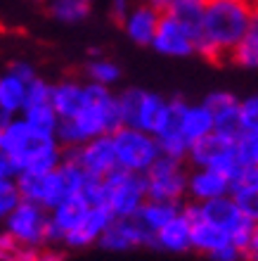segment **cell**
Wrapping results in <instances>:
<instances>
[{
	"label": "cell",
	"instance_id": "obj_41",
	"mask_svg": "<svg viewBox=\"0 0 258 261\" xmlns=\"http://www.w3.org/2000/svg\"><path fill=\"white\" fill-rule=\"evenodd\" d=\"M7 178H14V171H12V164L10 159L0 152V180H7Z\"/></svg>",
	"mask_w": 258,
	"mask_h": 261
},
{
	"label": "cell",
	"instance_id": "obj_30",
	"mask_svg": "<svg viewBox=\"0 0 258 261\" xmlns=\"http://www.w3.org/2000/svg\"><path fill=\"white\" fill-rule=\"evenodd\" d=\"M24 121H26L36 133H43V136H54V130L60 126V117L57 112L52 110L50 102H43V105H26L19 114Z\"/></svg>",
	"mask_w": 258,
	"mask_h": 261
},
{
	"label": "cell",
	"instance_id": "obj_16",
	"mask_svg": "<svg viewBox=\"0 0 258 261\" xmlns=\"http://www.w3.org/2000/svg\"><path fill=\"white\" fill-rule=\"evenodd\" d=\"M90 202L85 199V195H69L67 199H62L57 206H52L48 212V226H50V247H57L62 242V238L74 230L78 223L83 221V216L88 214Z\"/></svg>",
	"mask_w": 258,
	"mask_h": 261
},
{
	"label": "cell",
	"instance_id": "obj_9",
	"mask_svg": "<svg viewBox=\"0 0 258 261\" xmlns=\"http://www.w3.org/2000/svg\"><path fill=\"white\" fill-rule=\"evenodd\" d=\"M187 171L190 166L185 159L159 157L154 164L142 173L147 199H161V202H185V188H187Z\"/></svg>",
	"mask_w": 258,
	"mask_h": 261
},
{
	"label": "cell",
	"instance_id": "obj_20",
	"mask_svg": "<svg viewBox=\"0 0 258 261\" xmlns=\"http://www.w3.org/2000/svg\"><path fill=\"white\" fill-rule=\"evenodd\" d=\"M109 216L104 212L102 206H90L88 214L83 216V221L74 230H69L64 238H62V247L64 249H88V247H95L97 240H100V235L104 233V228L109 226Z\"/></svg>",
	"mask_w": 258,
	"mask_h": 261
},
{
	"label": "cell",
	"instance_id": "obj_14",
	"mask_svg": "<svg viewBox=\"0 0 258 261\" xmlns=\"http://www.w3.org/2000/svg\"><path fill=\"white\" fill-rule=\"evenodd\" d=\"M168 105L176 128L190 145L213 130V119L204 107V102H187L183 97H168Z\"/></svg>",
	"mask_w": 258,
	"mask_h": 261
},
{
	"label": "cell",
	"instance_id": "obj_39",
	"mask_svg": "<svg viewBox=\"0 0 258 261\" xmlns=\"http://www.w3.org/2000/svg\"><path fill=\"white\" fill-rule=\"evenodd\" d=\"M17 242L10 238V235L0 228V261H12L14 254H17Z\"/></svg>",
	"mask_w": 258,
	"mask_h": 261
},
{
	"label": "cell",
	"instance_id": "obj_4",
	"mask_svg": "<svg viewBox=\"0 0 258 261\" xmlns=\"http://www.w3.org/2000/svg\"><path fill=\"white\" fill-rule=\"evenodd\" d=\"M83 195L93 206H102L111 219H133L147 199V188L142 173L116 169L104 178H88Z\"/></svg>",
	"mask_w": 258,
	"mask_h": 261
},
{
	"label": "cell",
	"instance_id": "obj_38",
	"mask_svg": "<svg viewBox=\"0 0 258 261\" xmlns=\"http://www.w3.org/2000/svg\"><path fill=\"white\" fill-rule=\"evenodd\" d=\"M209 259L211 261H244V256H242V252H239L232 242H227V245H223L220 249L211 252Z\"/></svg>",
	"mask_w": 258,
	"mask_h": 261
},
{
	"label": "cell",
	"instance_id": "obj_27",
	"mask_svg": "<svg viewBox=\"0 0 258 261\" xmlns=\"http://www.w3.org/2000/svg\"><path fill=\"white\" fill-rule=\"evenodd\" d=\"M121 67L104 55L90 57L85 67H83V81L102 86V88H114L116 83L121 81Z\"/></svg>",
	"mask_w": 258,
	"mask_h": 261
},
{
	"label": "cell",
	"instance_id": "obj_18",
	"mask_svg": "<svg viewBox=\"0 0 258 261\" xmlns=\"http://www.w3.org/2000/svg\"><path fill=\"white\" fill-rule=\"evenodd\" d=\"M192 209H194V219L209 221L213 226H220L223 230H227V235L235 233L244 221L258 219V216H249V214L242 212L230 195L209 199V202H202V204H192Z\"/></svg>",
	"mask_w": 258,
	"mask_h": 261
},
{
	"label": "cell",
	"instance_id": "obj_7",
	"mask_svg": "<svg viewBox=\"0 0 258 261\" xmlns=\"http://www.w3.org/2000/svg\"><path fill=\"white\" fill-rule=\"evenodd\" d=\"M111 145H114L116 154V166L123 171L133 173H145L161 157L159 145H156L152 133L130 128V126H121L111 133Z\"/></svg>",
	"mask_w": 258,
	"mask_h": 261
},
{
	"label": "cell",
	"instance_id": "obj_28",
	"mask_svg": "<svg viewBox=\"0 0 258 261\" xmlns=\"http://www.w3.org/2000/svg\"><path fill=\"white\" fill-rule=\"evenodd\" d=\"M95 0H50L48 3V12L54 21L60 24H83L93 12Z\"/></svg>",
	"mask_w": 258,
	"mask_h": 261
},
{
	"label": "cell",
	"instance_id": "obj_6",
	"mask_svg": "<svg viewBox=\"0 0 258 261\" xmlns=\"http://www.w3.org/2000/svg\"><path fill=\"white\" fill-rule=\"evenodd\" d=\"M116 107H119L121 126H130L152 136L163 128L170 114L168 97H163L156 90H145L135 86L116 93Z\"/></svg>",
	"mask_w": 258,
	"mask_h": 261
},
{
	"label": "cell",
	"instance_id": "obj_5",
	"mask_svg": "<svg viewBox=\"0 0 258 261\" xmlns=\"http://www.w3.org/2000/svg\"><path fill=\"white\" fill-rule=\"evenodd\" d=\"M85 180H88V176L67 157L62 159V164L54 166L52 171L19 173V176H14V183H17L21 202H31V204L41 206L45 212L57 206L69 195L83 193Z\"/></svg>",
	"mask_w": 258,
	"mask_h": 261
},
{
	"label": "cell",
	"instance_id": "obj_17",
	"mask_svg": "<svg viewBox=\"0 0 258 261\" xmlns=\"http://www.w3.org/2000/svg\"><path fill=\"white\" fill-rule=\"evenodd\" d=\"M159 17H161V12L152 5L150 0H137V3H133L128 7V12L123 14L119 24H121L123 34H126V38L130 43L150 48L156 24H159Z\"/></svg>",
	"mask_w": 258,
	"mask_h": 261
},
{
	"label": "cell",
	"instance_id": "obj_21",
	"mask_svg": "<svg viewBox=\"0 0 258 261\" xmlns=\"http://www.w3.org/2000/svg\"><path fill=\"white\" fill-rule=\"evenodd\" d=\"M213 119V130L218 133H237V117H239V97L232 90H213L202 100Z\"/></svg>",
	"mask_w": 258,
	"mask_h": 261
},
{
	"label": "cell",
	"instance_id": "obj_11",
	"mask_svg": "<svg viewBox=\"0 0 258 261\" xmlns=\"http://www.w3.org/2000/svg\"><path fill=\"white\" fill-rule=\"evenodd\" d=\"M150 48L156 50L159 55L176 57V60L197 55V24L173 14H161Z\"/></svg>",
	"mask_w": 258,
	"mask_h": 261
},
{
	"label": "cell",
	"instance_id": "obj_3",
	"mask_svg": "<svg viewBox=\"0 0 258 261\" xmlns=\"http://www.w3.org/2000/svg\"><path fill=\"white\" fill-rule=\"evenodd\" d=\"M116 128H121L116 93L111 88L88 83V97H85L83 107L71 119H60V126L54 130V140L60 143L62 150H71L90 138L111 136Z\"/></svg>",
	"mask_w": 258,
	"mask_h": 261
},
{
	"label": "cell",
	"instance_id": "obj_15",
	"mask_svg": "<svg viewBox=\"0 0 258 261\" xmlns=\"http://www.w3.org/2000/svg\"><path fill=\"white\" fill-rule=\"evenodd\" d=\"M95 247L121 254V252H133L140 247H152V235L145 233L135 219H111Z\"/></svg>",
	"mask_w": 258,
	"mask_h": 261
},
{
	"label": "cell",
	"instance_id": "obj_36",
	"mask_svg": "<svg viewBox=\"0 0 258 261\" xmlns=\"http://www.w3.org/2000/svg\"><path fill=\"white\" fill-rule=\"evenodd\" d=\"M12 261H64V256L57 247H31L17 249Z\"/></svg>",
	"mask_w": 258,
	"mask_h": 261
},
{
	"label": "cell",
	"instance_id": "obj_22",
	"mask_svg": "<svg viewBox=\"0 0 258 261\" xmlns=\"http://www.w3.org/2000/svg\"><path fill=\"white\" fill-rule=\"evenodd\" d=\"M85 97H88V83L83 79H74V76L52 83V88H50V105L60 119L74 117L83 107Z\"/></svg>",
	"mask_w": 258,
	"mask_h": 261
},
{
	"label": "cell",
	"instance_id": "obj_26",
	"mask_svg": "<svg viewBox=\"0 0 258 261\" xmlns=\"http://www.w3.org/2000/svg\"><path fill=\"white\" fill-rule=\"evenodd\" d=\"M26 102V83L10 71L0 74V112L5 117H19Z\"/></svg>",
	"mask_w": 258,
	"mask_h": 261
},
{
	"label": "cell",
	"instance_id": "obj_34",
	"mask_svg": "<svg viewBox=\"0 0 258 261\" xmlns=\"http://www.w3.org/2000/svg\"><path fill=\"white\" fill-rule=\"evenodd\" d=\"M19 202H21V197H19V190H17L14 178L0 180V223L7 219V214L12 212Z\"/></svg>",
	"mask_w": 258,
	"mask_h": 261
},
{
	"label": "cell",
	"instance_id": "obj_10",
	"mask_svg": "<svg viewBox=\"0 0 258 261\" xmlns=\"http://www.w3.org/2000/svg\"><path fill=\"white\" fill-rule=\"evenodd\" d=\"M185 162L190 169H216L232 178L239 171L235 162V136L211 130L209 136L199 138L197 143L190 145Z\"/></svg>",
	"mask_w": 258,
	"mask_h": 261
},
{
	"label": "cell",
	"instance_id": "obj_23",
	"mask_svg": "<svg viewBox=\"0 0 258 261\" xmlns=\"http://www.w3.org/2000/svg\"><path fill=\"white\" fill-rule=\"evenodd\" d=\"M227 195L244 214L258 216V169H239L230 178Z\"/></svg>",
	"mask_w": 258,
	"mask_h": 261
},
{
	"label": "cell",
	"instance_id": "obj_24",
	"mask_svg": "<svg viewBox=\"0 0 258 261\" xmlns=\"http://www.w3.org/2000/svg\"><path fill=\"white\" fill-rule=\"evenodd\" d=\"M180 212V204L176 202H161V199H145L142 206L137 209V214L133 219L137 221V226L142 228L147 235L154 238V233L159 228H163L176 214Z\"/></svg>",
	"mask_w": 258,
	"mask_h": 261
},
{
	"label": "cell",
	"instance_id": "obj_32",
	"mask_svg": "<svg viewBox=\"0 0 258 261\" xmlns=\"http://www.w3.org/2000/svg\"><path fill=\"white\" fill-rule=\"evenodd\" d=\"M150 3L161 14H173V17H180V19L197 24L206 0H150Z\"/></svg>",
	"mask_w": 258,
	"mask_h": 261
},
{
	"label": "cell",
	"instance_id": "obj_29",
	"mask_svg": "<svg viewBox=\"0 0 258 261\" xmlns=\"http://www.w3.org/2000/svg\"><path fill=\"white\" fill-rule=\"evenodd\" d=\"M227 60L235 67L249 69V71L258 67V21H253L249 27V31L237 41V45L230 50Z\"/></svg>",
	"mask_w": 258,
	"mask_h": 261
},
{
	"label": "cell",
	"instance_id": "obj_25",
	"mask_svg": "<svg viewBox=\"0 0 258 261\" xmlns=\"http://www.w3.org/2000/svg\"><path fill=\"white\" fill-rule=\"evenodd\" d=\"M230 242V235L227 230H223L220 226H213L209 221H199L194 219L192 223V235H190V249L192 252H199V254L209 256L211 252L220 249L223 245Z\"/></svg>",
	"mask_w": 258,
	"mask_h": 261
},
{
	"label": "cell",
	"instance_id": "obj_19",
	"mask_svg": "<svg viewBox=\"0 0 258 261\" xmlns=\"http://www.w3.org/2000/svg\"><path fill=\"white\" fill-rule=\"evenodd\" d=\"M227 193H230V176H225L216 169H190L187 171L185 202L202 204V202L223 197Z\"/></svg>",
	"mask_w": 258,
	"mask_h": 261
},
{
	"label": "cell",
	"instance_id": "obj_13",
	"mask_svg": "<svg viewBox=\"0 0 258 261\" xmlns=\"http://www.w3.org/2000/svg\"><path fill=\"white\" fill-rule=\"evenodd\" d=\"M192 223H194V209L192 202H183L180 212L166 223L163 228H159L152 238V247L168 252V254H185L192 252L190 249V235H192Z\"/></svg>",
	"mask_w": 258,
	"mask_h": 261
},
{
	"label": "cell",
	"instance_id": "obj_2",
	"mask_svg": "<svg viewBox=\"0 0 258 261\" xmlns=\"http://www.w3.org/2000/svg\"><path fill=\"white\" fill-rule=\"evenodd\" d=\"M0 152L10 159L14 176L52 171L64 159V150L54 136L36 133L21 117L7 119L0 126Z\"/></svg>",
	"mask_w": 258,
	"mask_h": 261
},
{
	"label": "cell",
	"instance_id": "obj_31",
	"mask_svg": "<svg viewBox=\"0 0 258 261\" xmlns=\"http://www.w3.org/2000/svg\"><path fill=\"white\" fill-rule=\"evenodd\" d=\"M235 162L239 169H258V130L235 133Z\"/></svg>",
	"mask_w": 258,
	"mask_h": 261
},
{
	"label": "cell",
	"instance_id": "obj_35",
	"mask_svg": "<svg viewBox=\"0 0 258 261\" xmlns=\"http://www.w3.org/2000/svg\"><path fill=\"white\" fill-rule=\"evenodd\" d=\"M50 88H52V83L45 81L41 74L36 76L34 81L26 83V105H43V102H50Z\"/></svg>",
	"mask_w": 258,
	"mask_h": 261
},
{
	"label": "cell",
	"instance_id": "obj_37",
	"mask_svg": "<svg viewBox=\"0 0 258 261\" xmlns=\"http://www.w3.org/2000/svg\"><path fill=\"white\" fill-rule=\"evenodd\" d=\"M7 71L10 74H14L17 79H21L24 83L34 81L36 76H38V71H36V67L31 62H26V60H14V62H10V67H7Z\"/></svg>",
	"mask_w": 258,
	"mask_h": 261
},
{
	"label": "cell",
	"instance_id": "obj_1",
	"mask_svg": "<svg viewBox=\"0 0 258 261\" xmlns=\"http://www.w3.org/2000/svg\"><path fill=\"white\" fill-rule=\"evenodd\" d=\"M256 17L253 0H206L197 21V55L209 62L227 60Z\"/></svg>",
	"mask_w": 258,
	"mask_h": 261
},
{
	"label": "cell",
	"instance_id": "obj_12",
	"mask_svg": "<svg viewBox=\"0 0 258 261\" xmlns=\"http://www.w3.org/2000/svg\"><path fill=\"white\" fill-rule=\"evenodd\" d=\"M64 157L71 159L88 178H104L107 173L116 171V154L111 136H97L85 143L76 145L71 150H64Z\"/></svg>",
	"mask_w": 258,
	"mask_h": 261
},
{
	"label": "cell",
	"instance_id": "obj_8",
	"mask_svg": "<svg viewBox=\"0 0 258 261\" xmlns=\"http://www.w3.org/2000/svg\"><path fill=\"white\" fill-rule=\"evenodd\" d=\"M5 230L19 249L31 247H50V226L48 212L31 202H19L3 221Z\"/></svg>",
	"mask_w": 258,
	"mask_h": 261
},
{
	"label": "cell",
	"instance_id": "obj_40",
	"mask_svg": "<svg viewBox=\"0 0 258 261\" xmlns=\"http://www.w3.org/2000/svg\"><path fill=\"white\" fill-rule=\"evenodd\" d=\"M109 3V12L116 21H121V17L128 12V7L133 5V0H107Z\"/></svg>",
	"mask_w": 258,
	"mask_h": 261
},
{
	"label": "cell",
	"instance_id": "obj_33",
	"mask_svg": "<svg viewBox=\"0 0 258 261\" xmlns=\"http://www.w3.org/2000/svg\"><path fill=\"white\" fill-rule=\"evenodd\" d=\"M239 130H258V95L239 97Z\"/></svg>",
	"mask_w": 258,
	"mask_h": 261
},
{
	"label": "cell",
	"instance_id": "obj_42",
	"mask_svg": "<svg viewBox=\"0 0 258 261\" xmlns=\"http://www.w3.org/2000/svg\"><path fill=\"white\" fill-rule=\"evenodd\" d=\"M34 3H50V0H34Z\"/></svg>",
	"mask_w": 258,
	"mask_h": 261
}]
</instances>
